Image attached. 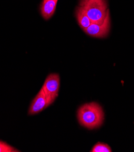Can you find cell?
<instances>
[{"mask_svg": "<svg viewBox=\"0 0 134 152\" xmlns=\"http://www.w3.org/2000/svg\"><path fill=\"white\" fill-rule=\"evenodd\" d=\"M78 118L81 126L93 129L103 124L104 113L99 104L93 102L81 106L78 112Z\"/></svg>", "mask_w": 134, "mask_h": 152, "instance_id": "6da1fadb", "label": "cell"}, {"mask_svg": "<svg viewBox=\"0 0 134 152\" xmlns=\"http://www.w3.org/2000/svg\"><path fill=\"white\" fill-rule=\"evenodd\" d=\"M79 6L92 23L101 24L103 23L108 10L106 0H80Z\"/></svg>", "mask_w": 134, "mask_h": 152, "instance_id": "7a4b0ae2", "label": "cell"}, {"mask_svg": "<svg viewBox=\"0 0 134 152\" xmlns=\"http://www.w3.org/2000/svg\"><path fill=\"white\" fill-rule=\"evenodd\" d=\"M110 27V14L109 10L108 9L106 17L102 24L91 23L88 28L83 30V31L87 35L93 37L105 38L109 34Z\"/></svg>", "mask_w": 134, "mask_h": 152, "instance_id": "3957f363", "label": "cell"}, {"mask_svg": "<svg viewBox=\"0 0 134 152\" xmlns=\"http://www.w3.org/2000/svg\"><path fill=\"white\" fill-rule=\"evenodd\" d=\"M54 101L48 96L41 88L30 106L28 115H33L40 113L48 107Z\"/></svg>", "mask_w": 134, "mask_h": 152, "instance_id": "277c9868", "label": "cell"}, {"mask_svg": "<svg viewBox=\"0 0 134 152\" xmlns=\"http://www.w3.org/2000/svg\"><path fill=\"white\" fill-rule=\"evenodd\" d=\"M59 87H60L59 75L57 73H51L47 77L42 88L48 96L54 101L58 96Z\"/></svg>", "mask_w": 134, "mask_h": 152, "instance_id": "5b68a950", "label": "cell"}, {"mask_svg": "<svg viewBox=\"0 0 134 152\" xmlns=\"http://www.w3.org/2000/svg\"><path fill=\"white\" fill-rule=\"evenodd\" d=\"M58 0H42L41 5V13L46 20L50 19L54 15Z\"/></svg>", "mask_w": 134, "mask_h": 152, "instance_id": "8992f818", "label": "cell"}, {"mask_svg": "<svg viewBox=\"0 0 134 152\" xmlns=\"http://www.w3.org/2000/svg\"><path fill=\"white\" fill-rule=\"evenodd\" d=\"M76 18L78 21V23L80 27L83 29L85 30L88 28L92 23L90 19L87 16V15L85 12L84 10L81 6H79L76 12Z\"/></svg>", "mask_w": 134, "mask_h": 152, "instance_id": "52a82bcc", "label": "cell"}, {"mask_svg": "<svg viewBox=\"0 0 134 152\" xmlns=\"http://www.w3.org/2000/svg\"><path fill=\"white\" fill-rule=\"evenodd\" d=\"M91 152H111V147L106 144L98 142L91 149Z\"/></svg>", "mask_w": 134, "mask_h": 152, "instance_id": "ba28073f", "label": "cell"}, {"mask_svg": "<svg viewBox=\"0 0 134 152\" xmlns=\"http://www.w3.org/2000/svg\"><path fill=\"white\" fill-rule=\"evenodd\" d=\"M18 150L7 144L5 142L0 141V152H18Z\"/></svg>", "mask_w": 134, "mask_h": 152, "instance_id": "9c48e42d", "label": "cell"}]
</instances>
